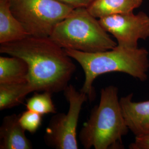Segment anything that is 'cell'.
Here are the masks:
<instances>
[{"mask_svg": "<svg viewBox=\"0 0 149 149\" xmlns=\"http://www.w3.org/2000/svg\"><path fill=\"white\" fill-rule=\"evenodd\" d=\"M12 12L31 36L50 37L74 7L57 0H10Z\"/></svg>", "mask_w": 149, "mask_h": 149, "instance_id": "5b68a950", "label": "cell"}, {"mask_svg": "<svg viewBox=\"0 0 149 149\" xmlns=\"http://www.w3.org/2000/svg\"><path fill=\"white\" fill-rule=\"evenodd\" d=\"M74 8L79 7H87L93 0H57Z\"/></svg>", "mask_w": 149, "mask_h": 149, "instance_id": "e0dca14e", "label": "cell"}, {"mask_svg": "<svg viewBox=\"0 0 149 149\" xmlns=\"http://www.w3.org/2000/svg\"><path fill=\"white\" fill-rule=\"evenodd\" d=\"M67 54L79 63L85 73V81L81 91L88 100L95 99L93 83L96 78L110 72H123L145 81L148 78L149 52L145 48L130 49L117 45L111 50L88 53L65 49Z\"/></svg>", "mask_w": 149, "mask_h": 149, "instance_id": "7a4b0ae2", "label": "cell"}, {"mask_svg": "<svg viewBox=\"0 0 149 149\" xmlns=\"http://www.w3.org/2000/svg\"><path fill=\"white\" fill-rule=\"evenodd\" d=\"M117 86L101 90L99 104L94 107L80 130L79 139L85 149H124L122 138L129 131L123 114Z\"/></svg>", "mask_w": 149, "mask_h": 149, "instance_id": "3957f363", "label": "cell"}, {"mask_svg": "<svg viewBox=\"0 0 149 149\" xmlns=\"http://www.w3.org/2000/svg\"><path fill=\"white\" fill-rule=\"evenodd\" d=\"M50 38L64 49L88 53L109 50L117 45L86 7L74 8L55 27Z\"/></svg>", "mask_w": 149, "mask_h": 149, "instance_id": "277c9868", "label": "cell"}, {"mask_svg": "<svg viewBox=\"0 0 149 149\" xmlns=\"http://www.w3.org/2000/svg\"><path fill=\"white\" fill-rule=\"evenodd\" d=\"M29 36L12 12L10 0H0V44L19 40Z\"/></svg>", "mask_w": 149, "mask_h": 149, "instance_id": "30bf717a", "label": "cell"}, {"mask_svg": "<svg viewBox=\"0 0 149 149\" xmlns=\"http://www.w3.org/2000/svg\"><path fill=\"white\" fill-rule=\"evenodd\" d=\"M36 92L28 98L26 102L28 110L38 113L42 115L56 113V108L52 100V94L49 92Z\"/></svg>", "mask_w": 149, "mask_h": 149, "instance_id": "5bb4252c", "label": "cell"}, {"mask_svg": "<svg viewBox=\"0 0 149 149\" xmlns=\"http://www.w3.org/2000/svg\"><path fill=\"white\" fill-rule=\"evenodd\" d=\"M103 28L117 41V45L127 49L138 48L140 39L149 38V16L144 12H133L106 16L99 19Z\"/></svg>", "mask_w": 149, "mask_h": 149, "instance_id": "52a82bcc", "label": "cell"}, {"mask_svg": "<svg viewBox=\"0 0 149 149\" xmlns=\"http://www.w3.org/2000/svg\"><path fill=\"white\" fill-rule=\"evenodd\" d=\"M63 92L69 104L68 111L56 114L50 119L44 136V142L54 149H79L77 127L82 107L88 97L72 85L68 86Z\"/></svg>", "mask_w": 149, "mask_h": 149, "instance_id": "8992f818", "label": "cell"}, {"mask_svg": "<svg viewBox=\"0 0 149 149\" xmlns=\"http://www.w3.org/2000/svg\"><path fill=\"white\" fill-rule=\"evenodd\" d=\"M19 115L12 114L3 118L0 127V149H31L28 139L19 123Z\"/></svg>", "mask_w": 149, "mask_h": 149, "instance_id": "9c48e42d", "label": "cell"}, {"mask_svg": "<svg viewBox=\"0 0 149 149\" xmlns=\"http://www.w3.org/2000/svg\"><path fill=\"white\" fill-rule=\"evenodd\" d=\"M29 68L21 58L0 56V84H18L28 82Z\"/></svg>", "mask_w": 149, "mask_h": 149, "instance_id": "8fae6325", "label": "cell"}, {"mask_svg": "<svg viewBox=\"0 0 149 149\" xmlns=\"http://www.w3.org/2000/svg\"><path fill=\"white\" fill-rule=\"evenodd\" d=\"M43 115L27 109L19 115V123L23 129L30 133H36L42 125Z\"/></svg>", "mask_w": 149, "mask_h": 149, "instance_id": "9a60e30c", "label": "cell"}, {"mask_svg": "<svg viewBox=\"0 0 149 149\" xmlns=\"http://www.w3.org/2000/svg\"><path fill=\"white\" fill-rule=\"evenodd\" d=\"M129 149H149V133L135 136V140L129 145Z\"/></svg>", "mask_w": 149, "mask_h": 149, "instance_id": "2e32d148", "label": "cell"}, {"mask_svg": "<svg viewBox=\"0 0 149 149\" xmlns=\"http://www.w3.org/2000/svg\"><path fill=\"white\" fill-rule=\"evenodd\" d=\"M31 93L28 82L18 84H0V110L10 109L23 103Z\"/></svg>", "mask_w": 149, "mask_h": 149, "instance_id": "4fadbf2b", "label": "cell"}, {"mask_svg": "<svg viewBox=\"0 0 149 149\" xmlns=\"http://www.w3.org/2000/svg\"><path fill=\"white\" fill-rule=\"evenodd\" d=\"M0 53L24 59L29 68L31 92L64 91L76 66L65 50L50 37L29 36L23 39L0 45Z\"/></svg>", "mask_w": 149, "mask_h": 149, "instance_id": "6da1fadb", "label": "cell"}, {"mask_svg": "<svg viewBox=\"0 0 149 149\" xmlns=\"http://www.w3.org/2000/svg\"><path fill=\"white\" fill-rule=\"evenodd\" d=\"M133 94L120 98L123 114L129 130L135 136L149 133V100L134 102Z\"/></svg>", "mask_w": 149, "mask_h": 149, "instance_id": "ba28073f", "label": "cell"}, {"mask_svg": "<svg viewBox=\"0 0 149 149\" xmlns=\"http://www.w3.org/2000/svg\"><path fill=\"white\" fill-rule=\"evenodd\" d=\"M143 0H93L87 7L97 18L116 14L132 12L142 5Z\"/></svg>", "mask_w": 149, "mask_h": 149, "instance_id": "7c38bea8", "label": "cell"}]
</instances>
